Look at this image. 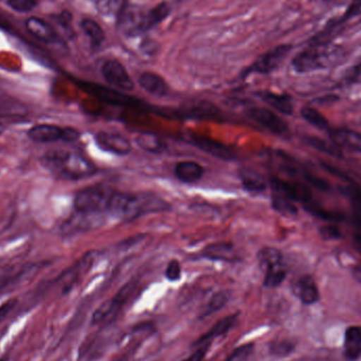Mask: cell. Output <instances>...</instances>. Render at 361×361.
Here are the masks:
<instances>
[{
    "label": "cell",
    "mask_w": 361,
    "mask_h": 361,
    "mask_svg": "<svg viewBox=\"0 0 361 361\" xmlns=\"http://www.w3.org/2000/svg\"><path fill=\"white\" fill-rule=\"evenodd\" d=\"M257 258L259 267L264 273V288H275L281 286L288 275L281 252L275 247H264L258 252Z\"/></svg>",
    "instance_id": "8992f818"
},
{
    "label": "cell",
    "mask_w": 361,
    "mask_h": 361,
    "mask_svg": "<svg viewBox=\"0 0 361 361\" xmlns=\"http://www.w3.org/2000/svg\"><path fill=\"white\" fill-rule=\"evenodd\" d=\"M259 99H262L267 105L279 111L280 114L292 116L294 112L292 97L288 94H279L271 91L263 90L257 92Z\"/></svg>",
    "instance_id": "44dd1931"
},
{
    "label": "cell",
    "mask_w": 361,
    "mask_h": 361,
    "mask_svg": "<svg viewBox=\"0 0 361 361\" xmlns=\"http://www.w3.org/2000/svg\"><path fill=\"white\" fill-rule=\"evenodd\" d=\"M271 186L276 187L283 191L294 202H299L303 205L312 203V192L305 184L298 180H288L274 178L271 180Z\"/></svg>",
    "instance_id": "9a60e30c"
},
{
    "label": "cell",
    "mask_w": 361,
    "mask_h": 361,
    "mask_svg": "<svg viewBox=\"0 0 361 361\" xmlns=\"http://www.w3.org/2000/svg\"><path fill=\"white\" fill-rule=\"evenodd\" d=\"M145 13L137 6L129 4L116 18L121 32L128 37H137L146 34Z\"/></svg>",
    "instance_id": "30bf717a"
},
{
    "label": "cell",
    "mask_w": 361,
    "mask_h": 361,
    "mask_svg": "<svg viewBox=\"0 0 361 361\" xmlns=\"http://www.w3.org/2000/svg\"><path fill=\"white\" fill-rule=\"evenodd\" d=\"M40 165L57 180H80L92 177L97 167L90 160L78 152L54 149L44 152Z\"/></svg>",
    "instance_id": "6da1fadb"
},
{
    "label": "cell",
    "mask_w": 361,
    "mask_h": 361,
    "mask_svg": "<svg viewBox=\"0 0 361 361\" xmlns=\"http://www.w3.org/2000/svg\"><path fill=\"white\" fill-rule=\"evenodd\" d=\"M0 25H1V23H0Z\"/></svg>",
    "instance_id": "681fc988"
},
{
    "label": "cell",
    "mask_w": 361,
    "mask_h": 361,
    "mask_svg": "<svg viewBox=\"0 0 361 361\" xmlns=\"http://www.w3.org/2000/svg\"><path fill=\"white\" fill-rule=\"evenodd\" d=\"M343 80L347 84H361V61L357 65L352 66L350 69L347 70Z\"/></svg>",
    "instance_id": "f35d334b"
},
{
    "label": "cell",
    "mask_w": 361,
    "mask_h": 361,
    "mask_svg": "<svg viewBox=\"0 0 361 361\" xmlns=\"http://www.w3.org/2000/svg\"><path fill=\"white\" fill-rule=\"evenodd\" d=\"M171 205L165 200L150 193H128L114 191L107 212L116 218L131 221L143 214L165 212Z\"/></svg>",
    "instance_id": "7a4b0ae2"
},
{
    "label": "cell",
    "mask_w": 361,
    "mask_h": 361,
    "mask_svg": "<svg viewBox=\"0 0 361 361\" xmlns=\"http://www.w3.org/2000/svg\"><path fill=\"white\" fill-rule=\"evenodd\" d=\"M173 12V6L169 2L162 1L145 13V32L152 31L154 27L166 20Z\"/></svg>",
    "instance_id": "cb8c5ba5"
},
{
    "label": "cell",
    "mask_w": 361,
    "mask_h": 361,
    "mask_svg": "<svg viewBox=\"0 0 361 361\" xmlns=\"http://www.w3.org/2000/svg\"><path fill=\"white\" fill-rule=\"evenodd\" d=\"M12 10L19 13L31 12L37 6V0H6Z\"/></svg>",
    "instance_id": "d590c367"
},
{
    "label": "cell",
    "mask_w": 361,
    "mask_h": 361,
    "mask_svg": "<svg viewBox=\"0 0 361 361\" xmlns=\"http://www.w3.org/2000/svg\"><path fill=\"white\" fill-rule=\"evenodd\" d=\"M80 29L82 30L85 35L89 38L91 49L93 51H97L103 46L106 40V34L102 25L97 20L89 18V17L82 18L80 21Z\"/></svg>",
    "instance_id": "7402d4cb"
},
{
    "label": "cell",
    "mask_w": 361,
    "mask_h": 361,
    "mask_svg": "<svg viewBox=\"0 0 361 361\" xmlns=\"http://www.w3.org/2000/svg\"><path fill=\"white\" fill-rule=\"evenodd\" d=\"M0 361H8V360H6V357H1L0 358Z\"/></svg>",
    "instance_id": "c3c4849f"
},
{
    "label": "cell",
    "mask_w": 361,
    "mask_h": 361,
    "mask_svg": "<svg viewBox=\"0 0 361 361\" xmlns=\"http://www.w3.org/2000/svg\"><path fill=\"white\" fill-rule=\"evenodd\" d=\"M354 239H355L356 245L358 246V248L361 250V220L357 221V228H356V233L354 235Z\"/></svg>",
    "instance_id": "bcb514c9"
},
{
    "label": "cell",
    "mask_w": 361,
    "mask_h": 361,
    "mask_svg": "<svg viewBox=\"0 0 361 361\" xmlns=\"http://www.w3.org/2000/svg\"><path fill=\"white\" fill-rule=\"evenodd\" d=\"M95 142L101 149L118 156H126L133 149L128 139L120 133L99 131L95 135Z\"/></svg>",
    "instance_id": "7c38bea8"
},
{
    "label": "cell",
    "mask_w": 361,
    "mask_h": 361,
    "mask_svg": "<svg viewBox=\"0 0 361 361\" xmlns=\"http://www.w3.org/2000/svg\"><path fill=\"white\" fill-rule=\"evenodd\" d=\"M18 305V299L11 298L0 305V326L8 319Z\"/></svg>",
    "instance_id": "74e56055"
},
{
    "label": "cell",
    "mask_w": 361,
    "mask_h": 361,
    "mask_svg": "<svg viewBox=\"0 0 361 361\" xmlns=\"http://www.w3.org/2000/svg\"><path fill=\"white\" fill-rule=\"evenodd\" d=\"M307 143L312 147L315 148V149L324 152V154H330V156L337 157V158H341L343 156L341 148L337 147L334 143H329V142L318 139V137H307Z\"/></svg>",
    "instance_id": "836d02e7"
},
{
    "label": "cell",
    "mask_w": 361,
    "mask_h": 361,
    "mask_svg": "<svg viewBox=\"0 0 361 361\" xmlns=\"http://www.w3.org/2000/svg\"><path fill=\"white\" fill-rule=\"evenodd\" d=\"M360 15H361V0H352L341 18L347 23L350 19L360 16Z\"/></svg>",
    "instance_id": "ab89813d"
},
{
    "label": "cell",
    "mask_w": 361,
    "mask_h": 361,
    "mask_svg": "<svg viewBox=\"0 0 361 361\" xmlns=\"http://www.w3.org/2000/svg\"><path fill=\"white\" fill-rule=\"evenodd\" d=\"M246 116L254 121V122L258 123L261 126L267 128V130L271 133H275L277 135H284L288 133V126L283 120L277 114H274L271 110L267 109V108L261 107H252L248 108L246 110Z\"/></svg>",
    "instance_id": "8fae6325"
},
{
    "label": "cell",
    "mask_w": 361,
    "mask_h": 361,
    "mask_svg": "<svg viewBox=\"0 0 361 361\" xmlns=\"http://www.w3.org/2000/svg\"><path fill=\"white\" fill-rule=\"evenodd\" d=\"M271 190H273L271 204H273L274 209L276 212H280L284 216H295V214H298V208H297L296 204L288 195H286L280 189L276 188V187L271 186Z\"/></svg>",
    "instance_id": "484cf974"
},
{
    "label": "cell",
    "mask_w": 361,
    "mask_h": 361,
    "mask_svg": "<svg viewBox=\"0 0 361 361\" xmlns=\"http://www.w3.org/2000/svg\"><path fill=\"white\" fill-rule=\"evenodd\" d=\"M94 4L101 14L118 18L121 13L130 4V0H94Z\"/></svg>",
    "instance_id": "f546056e"
},
{
    "label": "cell",
    "mask_w": 361,
    "mask_h": 361,
    "mask_svg": "<svg viewBox=\"0 0 361 361\" xmlns=\"http://www.w3.org/2000/svg\"><path fill=\"white\" fill-rule=\"evenodd\" d=\"M6 124H4V122H2V121L0 120V137H1V135H4V133H6Z\"/></svg>",
    "instance_id": "7dc6e473"
},
{
    "label": "cell",
    "mask_w": 361,
    "mask_h": 361,
    "mask_svg": "<svg viewBox=\"0 0 361 361\" xmlns=\"http://www.w3.org/2000/svg\"><path fill=\"white\" fill-rule=\"evenodd\" d=\"M140 49H141L142 52L145 53L146 55H154L157 51H158L159 47L156 40L152 39V38H146V39L142 42Z\"/></svg>",
    "instance_id": "7bdbcfd3"
},
{
    "label": "cell",
    "mask_w": 361,
    "mask_h": 361,
    "mask_svg": "<svg viewBox=\"0 0 361 361\" xmlns=\"http://www.w3.org/2000/svg\"><path fill=\"white\" fill-rule=\"evenodd\" d=\"M255 351V343H247L235 348L225 361H247Z\"/></svg>",
    "instance_id": "e575fe53"
},
{
    "label": "cell",
    "mask_w": 361,
    "mask_h": 361,
    "mask_svg": "<svg viewBox=\"0 0 361 361\" xmlns=\"http://www.w3.org/2000/svg\"><path fill=\"white\" fill-rule=\"evenodd\" d=\"M191 143L205 154H210L220 160L231 161L235 158V152L231 147L221 142L216 141V140L201 137V135H192Z\"/></svg>",
    "instance_id": "2e32d148"
},
{
    "label": "cell",
    "mask_w": 361,
    "mask_h": 361,
    "mask_svg": "<svg viewBox=\"0 0 361 361\" xmlns=\"http://www.w3.org/2000/svg\"><path fill=\"white\" fill-rule=\"evenodd\" d=\"M239 316L240 313L237 312V313L231 314V315L221 318L220 320H218V322L209 329V331L204 333L203 335H201V336L192 343V347L197 348L200 347V345L212 343L214 339L228 334V333L231 332V330H233L235 326H237L238 322H239Z\"/></svg>",
    "instance_id": "5bb4252c"
},
{
    "label": "cell",
    "mask_w": 361,
    "mask_h": 361,
    "mask_svg": "<svg viewBox=\"0 0 361 361\" xmlns=\"http://www.w3.org/2000/svg\"><path fill=\"white\" fill-rule=\"evenodd\" d=\"M343 356L348 361H357L361 357V326H350L345 330Z\"/></svg>",
    "instance_id": "d6986e66"
},
{
    "label": "cell",
    "mask_w": 361,
    "mask_h": 361,
    "mask_svg": "<svg viewBox=\"0 0 361 361\" xmlns=\"http://www.w3.org/2000/svg\"><path fill=\"white\" fill-rule=\"evenodd\" d=\"M114 191L104 185H93L80 189L74 195V210L86 214H99L107 212Z\"/></svg>",
    "instance_id": "277c9868"
},
{
    "label": "cell",
    "mask_w": 361,
    "mask_h": 361,
    "mask_svg": "<svg viewBox=\"0 0 361 361\" xmlns=\"http://www.w3.org/2000/svg\"><path fill=\"white\" fill-rule=\"evenodd\" d=\"M137 143L144 152L154 154H162L167 148L164 140L152 133H140L137 137Z\"/></svg>",
    "instance_id": "4316f807"
},
{
    "label": "cell",
    "mask_w": 361,
    "mask_h": 361,
    "mask_svg": "<svg viewBox=\"0 0 361 361\" xmlns=\"http://www.w3.org/2000/svg\"><path fill=\"white\" fill-rule=\"evenodd\" d=\"M301 116L307 122L315 126L316 128L320 129V130H330L331 129L326 116H322L316 108L305 106L301 109Z\"/></svg>",
    "instance_id": "1f68e13d"
},
{
    "label": "cell",
    "mask_w": 361,
    "mask_h": 361,
    "mask_svg": "<svg viewBox=\"0 0 361 361\" xmlns=\"http://www.w3.org/2000/svg\"><path fill=\"white\" fill-rule=\"evenodd\" d=\"M231 292L229 290H219L212 295V298L208 300L207 305H205L201 313H200L199 319H205L209 317L212 314L221 311L223 307H226L227 303L231 300Z\"/></svg>",
    "instance_id": "83f0119b"
},
{
    "label": "cell",
    "mask_w": 361,
    "mask_h": 361,
    "mask_svg": "<svg viewBox=\"0 0 361 361\" xmlns=\"http://www.w3.org/2000/svg\"><path fill=\"white\" fill-rule=\"evenodd\" d=\"M242 186L250 192H262L267 188L265 180L252 169H242L240 171Z\"/></svg>",
    "instance_id": "f1b7e54d"
},
{
    "label": "cell",
    "mask_w": 361,
    "mask_h": 361,
    "mask_svg": "<svg viewBox=\"0 0 361 361\" xmlns=\"http://www.w3.org/2000/svg\"><path fill=\"white\" fill-rule=\"evenodd\" d=\"M210 345H212V343H207V345H200V347L195 348V351L190 356L180 361H204L208 351H209Z\"/></svg>",
    "instance_id": "60d3db41"
},
{
    "label": "cell",
    "mask_w": 361,
    "mask_h": 361,
    "mask_svg": "<svg viewBox=\"0 0 361 361\" xmlns=\"http://www.w3.org/2000/svg\"><path fill=\"white\" fill-rule=\"evenodd\" d=\"M175 176L180 182L192 184L199 182L203 178L204 169L199 163L183 161L176 165Z\"/></svg>",
    "instance_id": "603a6c76"
},
{
    "label": "cell",
    "mask_w": 361,
    "mask_h": 361,
    "mask_svg": "<svg viewBox=\"0 0 361 361\" xmlns=\"http://www.w3.org/2000/svg\"><path fill=\"white\" fill-rule=\"evenodd\" d=\"M345 50L334 42L307 44V48L295 55L292 67L297 73H309L338 65L345 59Z\"/></svg>",
    "instance_id": "3957f363"
},
{
    "label": "cell",
    "mask_w": 361,
    "mask_h": 361,
    "mask_svg": "<svg viewBox=\"0 0 361 361\" xmlns=\"http://www.w3.org/2000/svg\"><path fill=\"white\" fill-rule=\"evenodd\" d=\"M320 233H322V238L326 240H336L341 238V233L334 225H326V226L322 227L320 229Z\"/></svg>",
    "instance_id": "b9f144b4"
},
{
    "label": "cell",
    "mask_w": 361,
    "mask_h": 361,
    "mask_svg": "<svg viewBox=\"0 0 361 361\" xmlns=\"http://www.w3.org/2000/svg\"><path fill=\"white\" fill-rule=\"evenodd\" d=\"M165 277L171 282L179 281L182 277V267H180L179 261L173 259L167 264L166 269H165Z\"/></svg>",
    "instance_id": "8d00e7d4"
},
{
    "label": "cell",
    "mask_w": 361,
    "mask_h": 361,
    "mask_svg": "<svg viewBox=\"0 0 361 361\" xmlns=\"http://www.w3.org/2000/svg\"><path fill=\"white\" fill-rule=\"evenodd\" d=\"M345 192L350 195V197H353L356 202L358 203H361V189L358 188H345Z\"/></svg>",
    "instance_id": "f6af8a7d"
},
{
    "label": "cell",
    "mask_w": 361,
    "mask_h": 361,
    "mask_svg": "<svg viewBox=\"0 0 361 361\" xmlns=\"http://www.w3.org/2000/svg\"><path fill=\"white\" fill-rule=\"evenodd\" d=\"M32 271H33V267H29V269H21V271H16V273L10 274V275L0 278V294L6 292V290L12 288L15 284L20 283L23 278L30 275Z\"/></svg>",
    "instance_id": "d6a6232c"
},
{
    "label": "cell",
    "mask_w": 361,
    "mask_h": 361,
    "mask_svg": "<svg viewBox=\"0 0 361 361\" xmlns=\"http://www.w3.org/2000/svg\"><path fill=\"white\" fill-rule=\"evenodd\" d=\"M294 293L305 305H313L320 300L319 288L314 278L310 275L303 276L296 282Z\"/></svg>",
    "instance_id": "ac0fdd59"
},
{
    "label": "cell",
    "mask_w": 361,
    "mask_h": 361,
    "mask_svg": "<svg viewBox=\"0 0 361 361\" xmlns=\"http://www.w3.org/2000/svg\"><path fill=\"white\" fill-rule=\"evenodd\" d=\"M101 73L105 82L114 88L124 92L135 90V82L127 71L126 67L118 59H110L104 61Z\"/></svg>",
    "instance_id": "9c48e42d"
},
{
    "label": "cell",
    "mask_w": 361,
    "mask_h": 361,
    "mask_svg": "<svg viewBox=\"0 0 361 361\" xmlns=\"http://www.w3.org/2000/svg\"><path fill=\"white\" fill-rule=\"evenodd\" d=\"M202 256L204 258L214 261H231L235 258V250L231 243L219 242V243L210 244L204 248Z\"/></svg>",
    "instance_id": "d4e9b609"
},
{
    "label": "cell",
    "mask_w": 361,
    "mask_h": 361,
    "mask_svg": "<svg viewBox=\"0 0 361 361\" xmlns=\"http://www.w3.org/2000/svg\"><path fill=\"white\" fill-rule=\"evenodd\" d=\"M72 13L68 10L63 11L57 15V23L61 25L65 30H69L71 27L72 23Z\"/></svg>",
    "instance_id": "ee69618b"
},
{
    "label": "cell",
    "mask_w": 361,
    "mask_h": 361,
    "mask_svg": "<svg viewBox=\"0 0 361 361\" xmlns=\"http://www.w3.org/2000/svg\"><path fill=\"white\" fill-rule=\"evenodd\" d=\"M296 350V343L290 339H277L269 345V352L271 356L286 358L292 355Z\"/></svg>",
    "instance_id": "4dcf8cb0"
},
{
    "label": "cell",
    "mask_w": 361,
    "mask_h": 361,
    "mask_svg": "<svg viewBox=\"0 0 361 361\" xmlns=\"http://www.w3.org/2000/svg\"><path fill=\"white\" fill-rule=\"evenodd\" d=\"M329 133H330L331 141L337 147L345 148L351 152L361 154V133L360 131L338 128L330 129Z\"/></svg>",
    "instance_id": "e0dca14e"
},
{
    "label": "cell",
    "mask_w": 361,
    "mask_h": 361,
    "mask_svg": "<svg viewBox=\"0 0 361 361\" xmlns=\"http://www.w3.org/2000/svg\"><path fill=\"white\" fill-rule=\"evenodd\" d=\"M25 30L30 35L44 44H54L61 42V37L56 30L44 19L39 17H30L25 20Z\"/></svg>",
    "instance_id": "4fadbf2b"
},
{
    "label": "cell",
    "mask_w": 361,
    "mask_h": 361,
    "mask_svg": "<svg viewBox=\"0 0 361 361\" xmlns=\"http://www.w3.org/2000/svg\"><path fill=\"white\" fill-rule=\"evenodd\" d=\"M30 141L38 144L57 143V142L78 141L80 133L78 129L71 127H61L54 124H37L27 131Z\"/></svg>",
    "instance_id": "52a82bcc"
},
{
    "label": "cell",
    "mask_w": 361,
    "mask_h": 361,
    "mask_svg": "<svg viewBox=\"0 0 361 361\" xmlns=\"http://www.w3.org/2000/svg\"><path fill=\"white\" fill-rule=\"evenodd\" d=\"M139 85L143 90L154 97H166L169 92V86L166 80L154 72H143L140 75Z\"/></svg>",
    "instance_id": "ffe728a7"
},
{
    "label": "cell",
    "mask_w": 361,
    "mask_h": 361,
    "mask_svg": "<svg viewBox=\"0 0 361 361\" xmlns=\"http://www.w3.org/2000/svg\"><path fill=\"white\" fill-rule=\"evenodd\" d=\"M292 50V44H283L263 53L255 59L252 65L242 71L241 78H248L252 74H262V75L271 74L281 66Z\"/></svg>",
    "instance_id": "ba28073f"
},
{
    "label": "cell",
    "mask_w": 361,
    "mask_h": 361,
    "mask_svg": "<svg viewBox=\"0 0 361 361\" xmlns=\"http://www.w3.org/2000/svg\"><path fill=\"white\" fill-rule=\"evenodd\" d=\"M135 292L133 282L125 284L109 300L102 303L91 317L92 326H107L114 324L120 317L124 307H126L130 297Z\"/></svg>",
    "instance_id": "5b68a950"
}]
</instances>
